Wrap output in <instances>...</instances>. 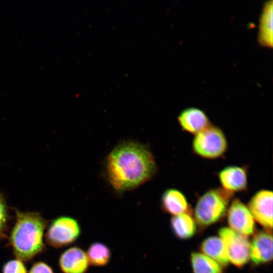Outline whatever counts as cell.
Here are the masks:
<instances>
[{"label":"cell","instance_id":"10","mask_svg":"<svg viewBox=\"0 0 273 273\" xmlns=\"http://www.w3.org/2000/svg\"><path fill=\"white\" fill-rule=\"evenodd\" d=\"M58 263L62 273H86L89 265L86 252L78 246L68 248L62 252Z\"/></svg>","mask_w":273,"mask_h":273},{"label":"cell","instance_id":"18","mask_svg":"<svg viewBox=\"0 0 273 273\" xmlns=\"http://www.w3.org/2000/svg\"><path fill=\"white\" fill-rule=\"evenodd\" d=\"M191 262L193 273H223L221 266L202 253L193 252Z\"/></svg>","mask_w":273,"mask_h":273},{"label":"cell","instance_id":"13","mask_svg":"<svg viewBox=\"0 0 273 273\" xmlns=\"http://www.w3.org/2000/svg\"><path fill=\"white\" fill-rule=\"evenodd\" d=\"M161 208L162 210L173 216L189 213L193 211L185 195L180 190L175 188H168L163 193L161 199Z\"/></svg>","mask_w":273,"mask_h":273},{"label":"cell","instance_id":"7","mask_svg":"<svg viewBox=\"0 0 273 273\" xmlns=\"http://www.w3.org/2000/svg\"><path fill=\"white\" fill-rule=\"evenodd\" d=\"M272 192L262 189L251 197L247 206L254 220L266 230L272 228Z\"/></svg>","mask_w":273,"mask_h":273},{"label":"cell","instance_id":"11","mask_svg":"<svg viewBox=\"0 0 273 273\" xmlns=\"http://www.w3.org/2000/svg\"><path fill=\"white\" fill-rule=\"evenodd\" d=\"M177 121L183 130L194 135L212 124L205 111L195 107L181 111L177 116Z\"/></svg>","mask_w":273,"mask_h":273},{"label":"cell","instance_id":"9","mask_svg":"<svg viewBox=\"0 0 273 273\" xmlns=\"http://www.w3.org/2000/svg\"><path fill=\"white\" fill-rule=\"evenodd\" d=\"M217 176L221 188L233 194L247 189L248 168L246 166H227L218 172Z\"/></svg>","mask_w":273,"mask_h":273},{"label":"cell","instance_id":"8","mask_svg":"<svg viewBox=\"0 0 273 273\" xmlns=\"http://www.w3.org/2000/svg\"><path fill=\"white\" fill-rule=\"evenodd\" d=\"M226 213L230 229L246 236L254 233L255 220L247 206L240 199L232 200Z\"/></svg>","mask_w":273,"mask_h":273},{"label":"cell","instance_id":"12","mask_svg":"<svg viewBox=\"0 0 273 273\" xmlns=\"http://www.w3.org/2000/svg\"><path fill=\"white\" fill-rule=\"evenodd\" d=\"M250 258L254 264L269 262L272 259V236L271 231L256 233L250 243Z\"/></svg>","mask_w":273,"mask_h":273},{"label":"cell","instance_id":"17","mask_svg":"<svg viewBox=\"0 0 273 273\" xmlns=\"http://www.w3.org/2000/svg\"><path fill=\"white\" fill-rule=\"evenodd\" d=\"M86 255L89 264L96 267L107 265L111 258V251L105 244L95 242L88 246Z\"/></svg>","mask_w":273,"mask_h":273},{"label":"cell","instance_id":"16","mask_svg":"<svg viewBox=\"0 0 273 273\" xmlns=\"http://www.w3.org/2000/svg\"><path fill=\"white\" fill-rule=\"evenodd\" d=\"M170 225L174 234L179 239H188L195 234L196 225L192 215L183 213L173 216Z\"/></svg>","mask_w":273,"mask_h":273},{"label":"cell","instance_id":"5","mask_svg":"<svg viewBox=\"0 0 273 273\" xmlns=\"http://www.w3.org/2000/svg\"><path fill=\"white\" fill-rule=\"evenodd\" d=\"M81 234V226L76 219L68 215H61L49 222L44 237L50 246L61 248L76 242Z\"/></svg>","mask_w":273,"mask_h":273},{"label":"cell","instance_id":"15","mask_svg":"<svg viewBox=\"0 0 273 273\" xmlns=\"http://www.w3.org/2000/svg\"><path fill=\"white\" fill-rule=\"evenodd\" d=\"M202 254L211 258L222 267L228 265L229 260L226 249L221 239L216 236L205 239L201 244Z\"/></svg>","mask_w":273,"mask_h":273},{"label":"cell","instance_id":"14","mask_svg":"<svg viewBox=\"0 0 273 273\" xmlns=\"http://www.w3.org/2000/svg\"><path fill=\"white\" fill-rule=\"evenodd\" d=\"M273 1H266L262 8L258 27L257 41L264 47H272V13Z\"/></svg>","mask_w":273,"mask_h":273},{"label":"cell","instance_id":"19","mask_svg":"<svg viewBox=\"0 0 273 273\" xmlns=\"http://www.w3.org/2000/svg\"><path fill=\"white\" fill-rule=\"evenodd\" d=\"M10 216L5 195L0 192V241L8 238Z\"/></svg>","mask_w":273,"mask_h":273},{"label":"cell","instance_id":"2","mask_svg":"<svg viewBox=\"0 0 273 273\" xmlns=\"http://www.w3.org/2000/svg\"><path fill=\"white\" fill-rule=\"evenodd\" d=\"M15 222L8 236V246L23 262L32 260L46 250L45 231L49 222L37 211L15 209Z\"/></svg>","mask_w":273,"mask_h":273},{"label":"cell","instance_id":"4","mask_svg":"<svg viewBox=\"0 0 273 273\" xmlns=\"http://www.w3.org/2000/svg\"><path fill=\"white\" fill-rule=\"evenodd\" d=\"M192 147L193 152L201 158L216 159L225 154L228 143L223 130L211 124L194 135Z\"/></svg>","mask_w":273,"mask_h":273},{"label":"cell","instance_id":"1","mask_svg":"<svg viewBox=\"0 0 273 273\" xmlns=\"http://www.w3.org/2000/svg\"><path fill=\"white\" fill-rule=\"evenodd\" d=\"M157 171L151 150L147 145L133 141L120 142L105 161L106 177L118 194L133 190L150 180Z\"/></svg>","mask_w":273,"mask_h":273},{"label":"cell","instance_id":"20","mask_svg":"<svg viewBox=\"0 0 273 273\" xmlns=\"http://www.w3.org/2000/svg\"><path fill=\"white\" fill-rule=\"evenodd\" d=\"M2 273H27L23 261L13 259L7 261L3 266Z\"/></svg>","mask_w":273,"mask_h":273},{"label":"cell","instance_id":"21","mask_svg":"<svg viewBox=\"0 0 273 273\" xmlns=\"http://www.w3.org/2000/svg\"><path fill=\"white\" fill-rule=\"evenodd\" d=\"M28 273H54V271L47 263L39 261L32 265Z\"/></svg>","mask_w":273,"mask_h":273},{"label":"cell","instance_id":"6","mask_svg":"<svg viewBox=\"0 0 273 273\" xmlns=\"http://www.w3.org/2000/svg\"><path fill=\"white\" fill-rule=\"evenodd\" d=\"M218 234L226 249L229 261L238 267H243L250 259V242L247 236L228 228L220 229Z\"/></svg>","mask_w":273,"mask_h":273},{"label":"cell","instance_id":"3","mask_svg":"<svg viewBox=\"0 0 273 273\" xmlns=\"http://www.w3.org/2000/svg\"><path fill=\"white\" fill-rule=\"evenodd\" d=\"M234 196L222 188L206 191L197 200L194 210L197 224L204 228L218 221L226 214Z\"/></svg>","mask_w":273,"mask_h":273}]
</instances>
